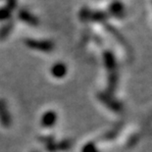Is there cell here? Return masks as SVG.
Returning <instances> with one entry per match:
<instances>
[{"mask_svg":"<svg viewBox=\"0 0 152 152\" xmlns=\"http://www.w3.org/2000/svg\"><path fill=\"white\" fill-rule=\"evenodd\" d=\"M56 113L53 112V111H48L46 112L45 114L42 116V119H41V124L44 127H52L54 126L55 122H56Z\"/></svg>","mask_w":152,"mask_h":152,"instance_id":"obj_2","label":"cell"},{"mask_svg":"<svg viewBox=\"0 0 152 152\" xmlns=\"http://www.w3.org/2000/svg\"><path fill=\"white\" fill-rule=\"evenodd\" d=\"M64 73H65V70H64V67L62 65H58L53 69V75L56 76L57 77H62Z\"/></svg>","mask_w":152,"mask_h":152,"instance_id":"obj_3","label":"cell"},{"mask_svg":"<svg viewBox=\"0 0 152 152\" xmlns=\"http://www.w3.org/2000/svg\"><path fill=\"white\" fill-rule=\"evenodd\" d=\"M0 122L4 127H9L11 124V117L8 112V109L6 107L4 101L0 100Z\"/></svg>","mask_w":152,"mask_h":152,"instance_id":"obj_1","label":"cell"}]
</instances>
